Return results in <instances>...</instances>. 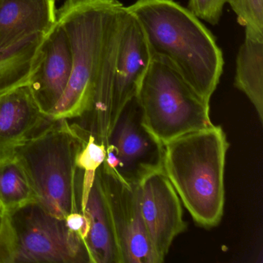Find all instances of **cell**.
Segmentation results:
<instances>
[{
    "label": "cell",
    "mask_w": 263,
    "mask_h": 263,
    "mask_svg": "<svg viewBox=\"0 0 263 263\" xmlns=\"http://www.w3.org/2000/svg\"><path fill=\"white\" fill-rule=\"evenodd\" d=\"M125 8L141 26L152 58L172 66L209 102L224 67L210 30L175 0H137Z\"/></svg>",
    "instance_id": "6da1fadb"
},
{
    "label": "cell",
    "mask_w": 263,
    "mask_h": 263,
    "mask_svg": "<svg viewBox=\"0 0 263 263\" xmlns=\"http://www.w3.org/2000/svg\"><path fill=\"white\" fill-rule=\"evenodd\" d=\"M229 144L220 126L163 144V171L194 221L217 226L224 206V166Z\"/></svg>",
    "instance_id": "7a4b0ae2"
},
{
    "label": "cell",
    "mask_w": 263,
    "mask_h": 263,
    "mask_svg": "<svg viewBox=\"0 0 263 263\" xmlns=\"http://www.w3.org/2000/svg\"><path fill=\"white\" fill-rule=\"evenodd\" d=\"M123 7L120 0H65L57 10V22L70 43L72 72L51 119H79L90 110L112 27Z\"/></svg>",
    "instance_id": "3957f363"
},
{
    "label": "cell",
    "mask_w": 263,
    "mask_h": 263,
    "mask_svg": "<svg viewBox=\"0 0 263 263\" xmlns=\"http://www.w3.org/2000/svg\"><path fill=\"white\" fill-rule=\"evenodd\" d=\"M88 135L76 122L52 119L15 153L30 179L36 202L58 218L65 219L81 212L83 173L77 159Z\"/></svg>",
    "instance_id": "277c9868"
},
{
    "label": "cell",
    "mask_w": 263,
    "mask_h": 263,
    "mask_svg": "<svg viewBox=\"0 0 263 263\" xmlns=\"http://www.w3.org/2000/svg\"><path fill=\"white\" fill-rule=\"evenodd\" d=\"M0 262L91 263L82 237L36 202L4 213Z\"/></svg>",
    "instance_id": "5b68a950"
},
{
    "label": "cell",
    "mask_w": 263,
    "mask_h": 263,
    "mask_svg": "<svg viewBox=\"0 0 263 263\" xmlns=\"http://www.w3.org/2000/svg\"><path fill=\"white\" fill-rule=\"evenodd\" d=\"M136 98L144 126L162 144L213 125L209 101L161 60L152 58Z\"/></svg>",
    "instance_id": "8992f818"
},
{
    "label": "cell",
    "mask_w": 263,
    "mask_h": 263,
    "mask_svg": "<svg viewBox=\"0 0 263 263\" xmlns=\"http://www.w3.org/2000/svg\"><path fill=\"white\" fill-rule=\"evenodd\" d=\"M105 146L101 167L127 186L163 169V144L144 126L136 96L121 110Z\"/></svg>",
    "instance_id": "52a82bcc"
},
{
    "label": "cell",
    "mask_w": 263,
    "mask_h": 263,
    "mask_svg": "<svg viewBox=\"0 0 263 263\" xmlns=\"http://www.w3.org/2000/svg\"><path fill=\"white\" fill-rule=\"evenodd\" d=\"M119 252L120 263H161L141 215L138 184L127 186L99 167Z\"/></svg>",
    "instance_id": "ba28073f"
},
{
    "label": "cell",
    "mask_w": 263,
    "mask_h": 263,
    "mask_svg": "<svg viewBox=\"0 0 263 263\" xmlns=\"http://www.w3.org/2000/svg\"><path fill=\"white\" fill-rule=\"evenodd\" d=\"M138 194L149 238L164 261L174 239L187 227L181 200L163 169L144 177L138 184Z\"/></svg>",
    "instance_id": "9c48e42d"
},
{
    "label": "cell",
    "mask_w": 263,
    "mask_h": 263,
    "mask_svg": "<svg viewBox=\"0 0 263 263\" xmlns=\"http://www.w3.org/2000/svg\"><path fill=\"white\" fill-rule=\"evenodd\" d=\"M152 57L144 32L135 16L126 10L111 74V118L113 126L127 102L136 96Z\"/></svg>",
    "instance_id": "30bf717a"
},
{
    "label": "cell",
    "mask_w": 263,
    "mask_h": 263,
    "mask_svg": "<svg viewBox=\"0 0 263 263\" xmlns=\"http://www.w3.org/2000/svg\"><path fill=\"white\" fill-rule=\"evenodd\" d=\"M72 72V56L67 33L56 23L46 35L39 62L28 85L41 110L50 116L62 98Z\"/></svg>",
    "instance_id": "8fae6325"
},
{
    "label": "cell",
    "mask_w": 263,
    "mask_h": 263,
    "mask_svg": "<svg viewBox=\"0 0 263 263\" xmlns=\"http://www.w3.org/2000/svg\"><path fill=\"white\" fill-rule=\"evenodd\" d=\"M51 121L27 84L0 93V162L14 156L20 146Z\"/></svg>",
    "instance_id": "7c38bea8"
},
{
    "label": "cell",
    "mask_w": 263,
    "mask_h": 263,
    "mask_svg": "<svg viewBox=\"0 0 263 263\" xmlns=\"http://www.w3.org/2000/svg\"><path fill=\"white\" fill-rule=\"evenodd\" d=\"M57 10L56 0H2L0 47L36 33L47 34L56 24Z\"/></svg>",
    "instance_id": "4fadbf2b"
},
{
    "label": "cell",
    "mask_w": 263,
    "mask_h": 263,
    "mask_svg": "<svg viewBox=\"0 0 263 263\" xmlns=\"http://www.w3.org/2000/svg\"><path fill=\"white\" fill-rule=\"evenodd\" d=\"M82 213L89 221L85 239L91 263H120L119 252L99 168Z\"/></svg>",
    "instance_id": "5bb4252c"
},
{
    "label": "cell",
    "mask_w": 263,
    "mask_h": 263,
    "mask_svg": "<svg viewBox=\"0 0 263 263\" xmlns=\"http://www.w3.org/2000/svg\"><path fill=\"white\" fill-rule=\"evenodd\" d=\"M235 86L245 93L263 121V35L246 30L236 58Z\"/></svg>",
    "instance_id": "9a60e30c"
},
{
    "label": "cell",
    "mask_w": 263,
    "mask_h": 263,
    "mask_svg": "<svg viewBox=\"0 0 263 263\" xmlns=\"http://www.w3.org/2000/svg\"><path fill=\"white\" fill-rule=\"evenodd\" d=\"M46 35L36 33L0 47V93L28 84L39 62Z\"/></svg>",
    "instance_id": "2e32d148"
},
{
    "label": "cell",
    "mask_w": 263,
    "mask_h": 263,
    "mask_svg": "<svg viewBox=\"0 0 263 263\" xmlns=\"http://www.w3.org/2000/svg\"><path fill=\"white\" fill-rule=\"evenodd\" d=\"M0 201L4 212L36 201L30 179L15 156L0 162Z\"/></svg>",
    "instance_id": "e0dca14e"
},
{
    "label": "cell",
    "mask_w": 263,
    "mask_h": 263,
    "mask_svg": "<svg viewBox=\"0 0 263 263\" xmlns=\"http://www.w3.org/2000/svg\"><path fill=\"white\" fill-rule=\"evenodd\" d=\"M105 157V144L89 132L87 141L77 159L78 167L83 173L81 212L84 209L89 192L93 185L97 171L104 163Z\"/></svg>",
    "instance_id": "ac0fdd59"
},
{
    "label": "cell",
    "mask_w": 263,
    "mask_h": 263,
    "mask_svg": "<svg viewBox=\"0 0 263 263\" xmlns=\"http://www.w3.org/2000/svg\"><path fill=\"white\" fill-rule=\"evenodd\" d=\"M237 21L246 30L263 35V0H229Z\"/></svg>",
    "instance_id": "d6986e66"
},
{
    "label": "cell",
    "mask_w": 263,
    "mask_h": 263,
    "mask_svg": "<svg viewBox=\"0 0 263 263\" xmlns=\"http://www.w3.org/2000/svg\"><path fill=\"white\" fill-rule=\"evenodd\" d=\"M229 0H189V10L198 19L216 26L222 15L224 5Z\"/></svg>",
    "instance_id": "ffe728a7"
},
{
    "label": "cell",
    "mask_w": 263,
    "mask_h": 263,
    "mask_svg": "<svg viewBox=\"0 0 263 263\" xmlns=\"http://www.w3.org/2000/svg\"><path fill=\"white\" fill-rule=\"evenodd\" d=\"M3 219H4V214H3L2 212H0V229H1V227H2Z\"/></svg>",
    "instance_id": "44dd1931"
},
{
    "label": "cell",
    "mask_w": 263,
    "mask_h": 263,
    "mask_svg": "<svg viewBox=\"0 0 263 263\" xmlns=\"http://www.w3.org/2000/svg\"><path fill=\"white\" fill-rule=\"evenodd\" d=\"M0 212H2L3 214L4 213V208L3 206L2 203L0 201Z\"/></svg>",
    "instance_id": "7402d4cb"
},
{
    "label": "cell",
    "mask_w": 263,
    "mask_h": 263,
    "mask_svg": "<svg viewBox=\"0 0 263 263\" xmlns=\"http://www.w3.org/2000/svg\"><path fill=\"white\" fill-rule=\"evenodd\" d=\"M1 1H2V0H0V4H1Z\"/></svg>",
    "instance_id": "603a6c76"
}]
</instances>
